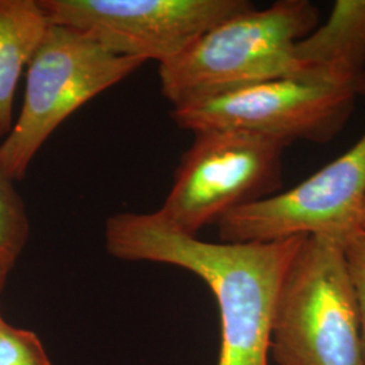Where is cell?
Instances as JSON below:
<instances>
[{"instance_id":"obj_1","label":"cell","mask_w":365,"mask_h":365,"mask_svg":"<svg viewBox=\"0 0 365 365\" xmlns=\"http://www.w3.org/2000/svg\"><path fill=\"white\" fill-rule=\"evenodd\" d=\"M105 238L117 259L180 267L209 286L221 315L218 365H268L276 302L304 235L214 244L173 229L153 211L113 215Z\"/></svg>"},{"instance_id":"obj_2","label":"cell","mask_w":365,"mask_h":365,"mask_svg":"<svg viewBox=\"0 0 365 365\" xmlns=\"http://www.w3.org/2000/svg\"><path fill=\"white\" fill-rule=\"evenodd\" d=\"M318 25L309 0L272 6L225 19L185 52L158 66L161 93L175 106L207 99L274 78L300 76L295 46Z\"/></svg>"},{"instance_id":"obj_3","label":"cell","mask_w":365,"mask_h":365,"mask_svg":"<svg viewBox=\"0 0 365 365\" xmlns=\"http://www.w3.org/2000/svg\"><path fill=\"white\" fill-rule=\"evenodd\" d=\"M271 349L279 365H365L359 306L339 241L304 238L277 297Z\"/></svg>"},{"instance_id":"obj_4","label":"cell","mask_w":365,"mask_h":365,"mask_svg":"<svg viewBox=\"0 0 365 365\" xmlns=\"http://www.w3.org/2000/svg\"><path fill=\"white\" fill-rule=\"evenodd\" d=\"M143 64L108 51L83 31L51 22L27 66L19 117L0 144L1 167L14 180H22L39 149L66 118Z\"/></svg>"},{"instance_id":"obj_5","label":"cell","mask_w":365,"mask_h":365,"mask_svg":"<svg viewBox=\"0 0 365 365\" xmlns=\"http://www.w3.org/2000/svg\"><path fill=\"white\" fill-rule=\"evenodd\" d=\"M158 215L195 235L226 214L280 192L286 145L245 131L194 133Z\"/></svg>"},{"instance_id":"obj_6","label":"cell","mask_w":365,"mask_h":365,"mask_svg":"<svg viewBox=\"0 0 365 365\" xmlns=\"http://www.w3.org/2000/svg\"><path fill=\"white\" fill-rule=\"evenodd\" d=\"M356 96L349 84L300 75L175 106L170 117L192 133L245 131L286 146L299 140L327 143L344 129Z\"/></svg>"},{"instance_id":"obj_7","label":"cell","mask_w":365,"mask_h":365,"mask_svg":"<svg viewBox=\"0 0 365 365\" xmlns=\"http://www.w3.org/2000/svg\"><path fill=\"white\" fill-rule=\"evenodd\" d=\"M49 21L72 27L119 56L167 64L247 0H39Z\"/></svg>"},{"instance_id":"obj_8","label":"cell","mask_w":365,"mask_h":365,"mask_svg":"<svg viewBox=\"0 0 365 365\" xmlns=\"http://www.w3.org/2000/svg\"><path fill=\"white\" fill-rule=\"evenodd\" d=\"M365 203V133L349 150L292 187L226 214L222 242H272L319 235L339 244L361 230Z\"/></svg>"},{"instance_id":"obj_9","label":"cell","mask_w":365,"mask_h":365,"mask_svg":"<svg viewBox=\"0 0 365 365\" xmlns=\"http://www.w3.org/2000/svg\"><path fill=\"white\" fill-rule=\"evenodd\" d=\"M295 60L302 75L352 86L365 71V0H337L322 26L300 39Z\"/></svg>"},{"instance_id":"obj_10","label":"cell","mask_w":365,"mask_h":365,"mask_svg":"<svg viewBox=\"0 0 365 365\" xmlns=\"http://www.w3.org/2000/svg\"><path fill=\"white\" fill-rule=\"evenodd\" d=\"M51 21L39 0H0V137L14 126V96Z\"/></svg>"},{"instance_id":"obj_11","label":"cell","mask_w":365,"mask_h":365,"mask_svg":"<svg viewBox=\"0 0 365 365\" xmlns=\"http://www.w3.org/2000/svg\"><path fill=\"white\" fill-rule=\"evenodd\" d=\"M13 178L0 164V265L13 269L26 247L30 222Z\"/></svg>"},{"instance_id":"obj_12","label":"cell","mask_w":365,"mask_h":365,"mask_svg":"<svg viewBox=\"0 0 365 365\" xmlns=\"http://www.w3.org/2000/svg\"><path fill=\"white\" fill-rule=\"evenodd\" d=\"M0 365H52L38 337L0 322Z\"/></svg>"},{"instance_id":"obj_13","label":"cell","mask_w":365,"mask_h":365,"mask_svg":"<svg viewBox=\"0 0 365 365\" xmlns=\"http://www.w3.org/2000/svg\"><path fill=\"white\" fill-rule=\"evenodd\" d=\"M344 253L351 274L357 306L360 315V327H361V345L365 363V232L360 230L344 244Z\"/></svg>"},{"instance_id":"obj_14","label":"cell","mask_w":365,"mask_h":365,"mask_svg":"<svg viewBox=\"0 0 365 365\" xmlns=\"http://www.w3.org/2000/svg\"><path fill=\"white\" fill-rule=\"evenodd\" d=\"M353 90L356 95H365V71L357 78V80L353 83Z\"/></svg>"},{"instance_id":"obj_15","label":"cell","mask_w":365,"mask_h":365,"mask_svg":"<svg viewBox=\"0 0 365 365\" xmlns=\"http://www.w3.org/2000/svg\"><path fill=\"white\" fill-rule=\"evenodd\" d=\"M10 271H11L10 268L0 265V294H1V291L6 287V282H7V277H9Z\"/></svg>"},{"instance_id":"obj_16","label":"cell","mask_w":365,"mask_h":365,"mask_svg":"<svg viewBox=\"0 0 365 365\" xmlns=\"http://www.w3.org/2000/svg\"><path fill=\"white\" fill-rule=\"evenodd\" d=\"M361 230L365 232V203L364 209H363V217H361Z\"/></svg>"},{"instance_id":"obj_17","label":"cell","mask_w":365,"mask_h":365,"mask_svg":"<svg viewBox=\"0 0 365 365\" xmlns=\"http://www.w3.org/2000/svg\"><path fill=\"white\" fill-rule=\"evenodd\" d=\"M1 321H3V318H1V315H0V322H1Z\"/></svg>"}]
</instances>
